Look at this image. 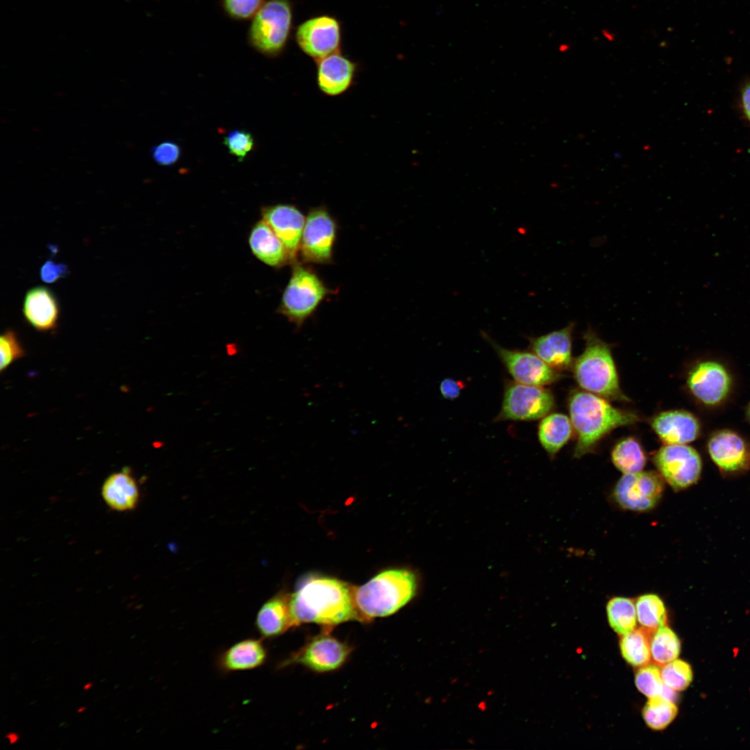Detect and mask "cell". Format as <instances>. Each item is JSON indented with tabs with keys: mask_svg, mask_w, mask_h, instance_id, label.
Returning a JSON list of instances; mask_svg holds the SVG:
<instances>
[{
	"mask_svg": "<svg viewBox=\"0 0 750 750\" xmlns=\"http://www.w3.org/2000/svg\"><path fill=\"white\" fill-rule=\"evenodd\" d=\"M554 406L553 394L542 386L509 381L505 385L501 407L495 422L539 419L549 414Z\"/></svg>",
	"mask_w": 750,
	"mask_h": 750,
	"instance_id": "52a82bcc",
	"label": "cell"
},
{
	"mask_svg": "<svg viewBox=\"0 0 750 750\" xmlns=\"http://www.w3.org/2000/svg\"><path fill=\"white\" fill-rule=\"evenodd\" d=\"M224 144L228 152L238 161H243L255 147V140L251 133L242 129H233L224 137Z\"/></svg>",
	"mask_w": 750,
	"mask_h": 750,
	"instance_id": "d6a6232c",
	"label": "cell"
},
{
	"mask_svg": "<svg viewBox=\"0 0 750 750\" xmlns=\"http://www.w3.org/2000/svg\"><path fill=\"white\" fill-rule=\"evenodd\" d=\"M333 293L314 270L296 261L278 311L300 328L322 301Z\"/></svg>",
	"mask_w": 750,
	"mask_h": 750,
	"instance_id": "8992f818",
	"label": "cell"
},
{
	"mask_svg": "<svg viewBox=\"0 0 750 750\" xmlns=\"http://www.w3.org/2000/svg\"><path fill=\"white\" fill-rule=\"evenodd\" d=\"M482 335L493 347L515 381L543 387L560 378L558 371L550 367L533 351L504 348L485 333Z\"/></svg>",
	"mask_w": 750,
	"mask_h": 750,
	"instance_id": "7c38bea8",
	"label": "cell"
},
{
	"mask_svg": "<svg viewBox=\"0 0 750 750\" xmlns=\"http://www.w3.org/2000/svg\"><path fill=\"white\" fill-rule=\"evenodd\" d=\"M651 427L665 444H686L700 433V424L692 413L681 410L660 412L651 421Z\"/></svg>",
	"mask_w": 750,
	"mask_h": 750,
	"instance_id": "ffe728a7",
	"label": "cell"
},
{
	"mask_svg": "<svg viewBox=\"0 0 750 750\" xmlns=\"http://www.w3.org/2000/svg\"><path fill=\"white\" fill-rule=\"evenodd\" d=\"M261 215L285 245L292 263L296 262L306 217L296 206L286 203L262 207Z\"/></svg>",
	"mask_w": 750,
	"mask_h": 750,
	"instance_id": "2e32d148",
	"label": "cell"
},
{
	"mask_svg": "<svg viewBox=\"0 0 750 750\" xmlns=\"http://www.w3.org/2000/svg\"><path fill=\"white\" fill-rule=\"evenodd\" d=\"M651 657L656 665H664L677 658L681 643L676 633L663 626L653 633L651 638Z\"/></svg>",
	"mask_w": 750,
	"mask_h": 750,
	"instance_id": "f546056e",
	"label": "cell"
},
{
	"mask_svg": "<svg viewBox=\"0 0 750 750\" xmlns=\"http://www.w3.org/2000/svg\"><path fill=\"white\" fill-rule=\"evenodd\" d=\"M678 708L674 701L661 695L649 697L642 711L643 718L652 729L666 728L676 717Z\"/></svg>",
	"mask_w": 750,
	"mask_h": 750,
	"instance_id": "4dcf8cb0",
	"label": "cell"
},
{
	"mask_svg": "<svg viewBox=\"0 0 750 750\" xmlns=\"http://www.w3.org/2000/svg\"><path fill=\"white\" fill-rule=\"evenodd\" d=\"M295 41L301 51L315 61L338 52L342 41L340 22L327 15L310 17L297 26Z\"/></svg>",
	"mask_w": 750,
	"mask_h": 750,
	"instance_id": "8fae6325",
	"label": "cell"
},
{
	"mask_svg": "<svg viewBox=\"0 0 750 750\" xmlns=\"http://www.w3.org/2000/svg\"><path fill=\"white\" fill-rule=\"evenodd\" d=\"M653 462L662 478L675 492L686 490L701 478L702 460L697 451L686 444H665Z\"/></svg>",
	"mask_w": 750,
	"mask_h": 750,
	"instance_id": "9c48e42d",
	"label": "cell"
},
{
	"mask_svg": "<svg viewBox=\"0 0 750 750\" xmlns=\"http://www.w3.org/2000/svg\"><path fill=\"white\" fill-rule=\"evenodd\" d=\"M1 371L6 369L13 361L24 356V349L17 334L7 330L0 338Z\"/></svg>",
	"mask_w": 750,
	"mask_h": 750,
	"instance_id": "d590c367",
	"label": "cell"
},
{
	"mask_svg": "<svg viewBox=\"0 0 750 750\" xmlns=\"http://www.w3.org/2000/svg\"><path fill=\"white\" fill-rule=\"evenodd\" d=\"M153 160L159 165L168 167L176 164L181 156V148L175 142L167 140L151 149Z\"/></svg>",
	"mask_w": 750,
	"mask_h": 750,
	"instance_id": "8d00e7d4",
	"label": "cell"
},
{
	"mask_svg": "<svg viewBox=\"0 0 750 750\" xmlns=\"http://www.w3.org/2000/svg\"><path fill=\"white\" fill-rule=\"evenodd\" d=\"M249 244L253 254L269 266L281 267L292 261L282 241L263 219L252 228Z\"/></svg>",
	"mask_w": 750,
	"mask_h": 750,
	"instance_id": "44dd1931",
	"label": "cell"
},
{
	"mask_svg": "<svg viewBox=\"0 0 750 750\" xmlns=\"http://www.w3.org/2000/svg\"><path fill=\"white\" fill-rule=\"evenodd\" d=\"M290 0H267L251 19L247 37L249 44L260 53L276 57L285 50L292 26Z\"/></svg>",
	"mask_w": 750,
	"mask_h": 750,
	"instance_id": "5b68a950",
	"label": "cell"
},
{
	"mask_svg": "<svg viewBox=\"0 0 750 750\" xmlns=\"http://www.w3.org/2000/svg\"><path fill=\"white\" fill-rule=\"evenodd\" d=\"M337 233V222L326 206L310 208L306 217L299 251L303 261L332 263Z\"/></svg>",
	"mask_w": 750,
	"mask_h": 750,
	"instance_id": "30bf717a",
	"label": "cell"
},
{
	"mask_svg": "<svg viewBox=\"0 0 750 750\" xmlns=\"http://www.w3.org/2000/svg\"><path fill=\"white\" fill-rule=\"evenodd\" d=\"M665 490V481L658 472L624 474L613 488L612 497L624 510L645 512L656 508Z\"/></svg>",
	"mask_w": 750,
	"mask_h": 750,
	"instance_id": "ba28073f",
	"label": "cell"
},
{
	"mask_svg": "<svg viewBox=\"0 0 750 750\" xmlns=\"http://www.w3.org/2000/svg\"><path fill=\"white\" fill-rule=\"evenodd\" d=\"M574 323L538 336L528 338L529 347L552 369L559 372L572 367V331Z\"/></svg>",
	"mask_w": 750,
	"mask_h": 750,
	"instance_id": "ac0fdd59",
	"label": "cell"
},
{
	"mask_svg": "<svg viewBox=\"0 0 750 750\" xmlns=\"http://www.w3.org/2000/svg\"><path fill=\"white\" fill-rule=\"evenodd\" d=\"M101 494L106 504L116 511L133 510L139 500L137 483L128 470L110 475L102 485Z\"/></svg>",
	"mask_w": 750,
	"mask_h": 750,
	"instance_id": "cb8c5ba5",
	"label": "cell"
},
{
	"mask_svg": "<svg viewBox=\"0 0 750 750\" xmlns=\"http://www.w3.org/2000/svg\"><path fill=\"white\" fill-rule=\"evenodd\" d=\"M60 305L54 292L44 285H37L25 294L22 312L26 322L39 331L55 328L60 316Z\"/></svg>",
	"mask_w": 750,
	"mask_h": 750,
	"instance_id": "d6986e66",
	"label": "cell"
},
{
	"mask_svg": "<svg viewBox=\"0 0 750 750\" xmlns=\"http://www.w3.org/2000/svg\"><path fill=\"white\" fill-rule=\"evenodd\" d=\"M92 683H88L83 686V689L85 690H88L89 689H90L92 688Z\"/></svg>",
	"mask_w": 750,
	"mask_h": 750,
	"instance_id": "b9f144b4",
	"label": "cell"
},
{
	"mask_svg": "<svg viewBox=\"0 0 750 750\" xmlns=\"http://www.w3.org/2000/svg\"><path fill=\"white\" fill-rule=\"evenodd\" d=\"M570 419L576 435L574 457L580 458L594 450L608 433L640 421L632 412L612 406L605 398L587 391H575L569 399Z\"/></svg>",
	"mask_w": 750,
	"mask_h": 750,
	"instance_id": "7a4b0ae2",
	"label": "cell"
},
{
	"mask_svg": "<svg viewBox=\"0 0 750 750\" xmlns=\"http://www.w3.org/2000/svg\"><path fill=\"white\" fill-rule=\"evenodd\" d=\"M85 709H86L85 706H82L79 709H78L77 712H78V713L82 712L85 711Z\"/></svg>",
	"mask_w": 750,
	"mask_h": 750,
	"instance_id": "ee69618b",
	"label": "cell"
},
{
	"mask_svg": "<svg viewBox=\"0 0 750 750\" xmlns=\"http://www.w3.org/2000/svg\"><path fill=\"white\" fill-rule=\"evenodd\" d=\"M687 384L690 391L706 406H716L728 395L731 378L723 365L715 361H703L689 372Z\"/></svg>",
	"mask_w": 750,
	"mask_h": 750,
	"instance_id": "5bb4252c",
	"label": "cell"
},
{
	"mask_svg": "<svg viewBox=\"0 0 750 750\" xmlns=\"http://www.w3.org/2000/svg\"><path fill=\"white\" fill-rule=\"evenodd\" d=\"M747 416L748 420H749V422L750 423V402H749V406L747 407Z\"/></svg>",
	"mask_w": 750,
	"mask_h": 750,
	"instance_id": "7bdbcfd3",
	"label": "cell"
},
{
	"mask_svg": "<svg viewBox=\"0 0 750 750\" xmlns=\"http://www.w3.org/2000/svg\"><path fill=\"white\" fill-rule=\"evenodd\" d=\"M68 274L69 269L66 264L57 262L51 258L42 264L40 269V277L46 283H54L66 277Z\"/></svg>",
	"mask_w": 750,
	"mask_h": 750,
	"instance_id": "74e56055",
	"label": "cell"
},
{
	"mask_svg": "<svg viewBox=\"0 0 750 750\" xmlns=\"http://www.w3.org/2000/svg\"><path fill=\"white\" fill-rule=\"evenodd\" d=\"M351 653L350 647L328 633L311 639L285 662L301 664L317 672H327L340 667Z\"/></svg>",
	"mask_w": 750,
	"mask_h": 750,
	"instance_id": "4fadbf2b",
	"label": "cell"
},
{
	"mask_svg": "<svg viewBox=\"0 0 750 750\" xmlns=\"http://www.w3.org/2000/svg\"><path fill=\"white\" fill-rule=\"evenodd\" d=\"M265 1V0H222V6L229 17L236 20H247L252 19Z\"/></svg>",
	"mask_w": 750,
	"mask_h": 750,
	"instance_id": "e575fe53",
	"label": "cell"
},
{
	"mask_svg": "<svg viewBox=\"0 0 750 750\" xmlns=\"http://www.w3.org/2000/svg\"><path fill=\"white\" fill-rule=\"evenodd\" d=\"M655 631L642 627L623 635L620 649L623 658L629 664L642 667L649 663L651 658V638Z\"/></svg>",
	"mask_w": 750,
	"mask_h": 750,
	"instance_id": "484cf974",
	"label": "cell"
},
{
	"mask_svg": "<svg viewBox=\"0 0 750 750\" xmlns=\"http://www.w3.org/2000/svg\"><path fill=\"white\" fill-rule=\"evenodd\" d=\"M572 424L567 415L553 412L544 416L538 426V439L550 456H554L569 440Z\"/></svg>",
	"mask_w": 750,
	"mask_h": 750,
	"instance_id": "d4e9b609",
	"label": "cell"
},
{
	"mask_svg": "<svg viewBox=\"0 0 750 750\" xmlns=\"http://www.w3.org/2000/svg\"><path fill=\"white\" fill-rule=\"evenodd\" d=\"M608 619L611 628L618 634L625 635L636 626V608L634 601L627 597H615L606 606Z\"/></svg>",
	"mask_w": 750,
	"mask_h": 750,
	"instance_id": "83f0119b",
	"label": "cell"
},
{
	"mask_svg": "<svg viewBox=\"0 0 750 750\" xmlns=\"http://www.w3.org/2000/svg\"><path fill=\"white\" fill-rule=\"evenodd\" d=\"M637 619L642 627L655 631L665 626L667 610L662 599L656 594L640 596L635 602Z\"/></svg>",
	"mask_w": 750,
	"mask_h": 750,
	"instance_id": "f1b7e54d",
	"label": "cell"
},
{
	"mask_svg": "<svg viewBox=\"0 0 750 750\" xmlns=\"http://www.w3.org/2000/svg\"><path fill=\"white\" fill-rule=\"evenodd\" d=\"M256 626L265 638L277 637L292 627L290 596L281 593L266 601L257 614Z\"/></svg>",
	"mask_w": 750,
	"mask_h": 750,
	"instance_id": "603a6c76",
	"label": "cell"
},
{
	"mask_svg": "<svg viewBox=\"0 0 750 750\" xmlns=\"http://www.w3.org/2000/svg\"><path fill=\"white\" fill-rule=\"evenodd\" d=\"M585 349L573 362L574 378L585 391L606 399L628 401L622 392L610 346L588 328Z\"/></svg>",
	"mask_w": 750,
	"mask_h": 750,
	"instance_id": "277c9868",
	"label": "cell"
},
{
	"mask_svg": "<svg viewBox=\"0 0 750 750\" xmlns=\"http://www.w3.org/2000/svg\"><path fill=\"white\" fill-rule=\"evenodd\" d=\"M267 657L262 640L248 638L225 650L218 658V666L224 672L249 670L262 665Z\"/></svg>",
	"mask_w": 750,
	"mask_h": 750,
	"instance_id": "7402d4cb",
	"label": "cell"
},
{
	"mask_svg": "<svg viewBox=\"0 0 750 750\" xmlns=\"http://www.w3.org/2000/svg\"><path fill=\"white\" fill-rule=\"evenodd\" d=\"M611 460L615 467L624 474L642 471L647 463L641 444L633 437L624 438L615 445Z\"/></svg>",
	"mask_w": 750,
	"mask_h": 750,
	"instance_id": "4316f807",
	"label": "cell"
},
{
	"mask_svg": "<svg viewBox=\"0 0 750 750\" xmlns=\"http://www.w3.org/2000/svg\"><path fill=\"white\" fill-rule=\"evenodd\" d=\"M463 388L464 383L462 382L452 378H445L440 384V391L442 396L448 400L457 399Z\"/></svg>",
	"mask_w": 750,
	"mask_h": 750,
	"instance_id": "f35d334b",
	"label": "cell"
},
{
	"mask_svg": "<svg viewBox=\"0 0 750 750\" xmlns=\"http://www.w3.org/2000/svg\"><path fill=\"white\" fill-rule=\"evenodd\" d=\"M742 101L744 113L750 122V83L747 85L742 90Z\"/></svg>",
	"mask_w": 750,
	"mask_h": 750,
	"instance_id": "ab89813d",
	"label": "cell"
},
{
	"mask_svg": "<svg viewBox=\"0 0 750 750\" xmlns=\"http://www.w3.org/2000/svg\"><path fill=\"white\" fill-rule=\"evenodd\" d=\"M660 674L663 683L678 691L686 689L693 678L690 665L677 659L664 665Z\"/></svg>",
	"mask_w": 750,
	"mask_h": 750,
	"instance_id": "1f68e13d",
	"label": "cell"
},
{
	"mask_svg": "<svg viewBox=\"0 0 750 750\" xmlns=\"http://www.w3.org/2000/svg\"><path fill=\"white\" fill-rule=\"evenodd\" d=\"M354 592L355 587L336 578L304 580L290 596L292 627L315 623L331 628L348 621L361 622Z\"/></svg>",
	"mask_w": 750,
	"mask_h": 750,
	"instance_id": "6da1fadb",
	"label": "cell"
},
{
	"mask_svg": "<svg viewBox=\"0 0 750 750\" xmlns=\"http://www.w3.org/2000/svg\"><path fill=\"white\" fill-rule=\"evenodd\" d=\"M635 682L638 690L649 698L660 695L664 686L660 671L653 665L642 666L635 675Z\"/></svg>",
	"mask_w": 750,
	"mask_h": 750,
	"instance_id": "836d02e7",
	"label": "cell"
},
{
	"mask_svg": "<svg viewBox=\"0 0 750 750\" xmlns=\"http://www.w3.org/2000/svg\"><path fill=\"white\" fill-rule=\"evenodd\" d=\"M6 738L8 739V742H9V743L10 744H15V742H17L18 741L19 737V735L17 733L12 732V733H8L6 735Z\"/></svg>",
	"mask_w": 750,
	"mask_h": 750,
	"instance_id": "60d3db41",
	"label": "cell"
},
{
	"mask_svg": "<svg viewBox=\"0 0 750 750\" xmlns=\"http://www.w3.org/2000/svg\"><path fill=\"white\" fill-rule=\"evenodd\" d=\"M358 66L340 51L316 60V82L321 92L338 97L354 84Z\"/></svg>",
	"mask_w": 750,
	"mask_h": 750,
	"instance_id": "e0dca14e",
	"label": "cell"
},
{
	"mask_svg": "<svg viewBox=\"0 0 750 750\" xmlns=\"http://www.w3.org/2000/svg\"><path fill=\"white\" fill-rule=\"evenodd\" d=\"M415 574L406 569H388L360 587L355 588L354 599L361 622L390 615L415 595Z\"/></svg>",
	"mask_w": 750,
	"mask_h": 750,
	"instance_id": "3957f363",
	"label": "cell"
},
{
	"mask_svg": "<svg viewBox=\"0 0 750 750\" xmlns=\"http://www.w3.org/2000/svg\"><path fill=\"white\" fill-rule=\"evenodd\" d=\"M707 448L710 458L724 476L739 475L750 465L748 445L732 431L724 429L712 434Z\"/></svg>",
	"mask_w": 750,
	"mask_h": 750,
	"instance_id": "9a60e30c",
	"label": "cell"
}]
</instances>
